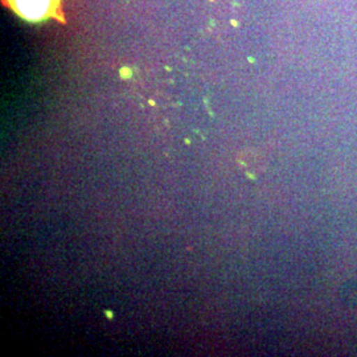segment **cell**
<instances>
[{"label": "cell", "mask_w": 357, "mask_h": 357, "mask_svg": "<svg viewBox=\"0 0 357 357\" xmlns=\"http://www.w3.org/2000/svg\"><path fill=\"white\" fill-rule=\"evenodd\" d=\"M19 17L31 23L56 20L64 23L61 0H3Z\"/></svg>", "instance_id": "cell-1"}, {"label": "cell", "mask_w": 357, "mask_h": 357, "mask_svg": "<svg viewBox=\"0 0 357 357\" xmlns=\"http://www.w3.org/2000/svg\"><path fill=\"white\" fill-rule=\"evenodd\" d=\"M240 162L243 165L248 176L250 178H255V175L261 174L262 171V165H264V159L259 153H255V151H249V153H243L240 156Z\"/></svg>", "instance_id": "cell-2"}]
</instances>
